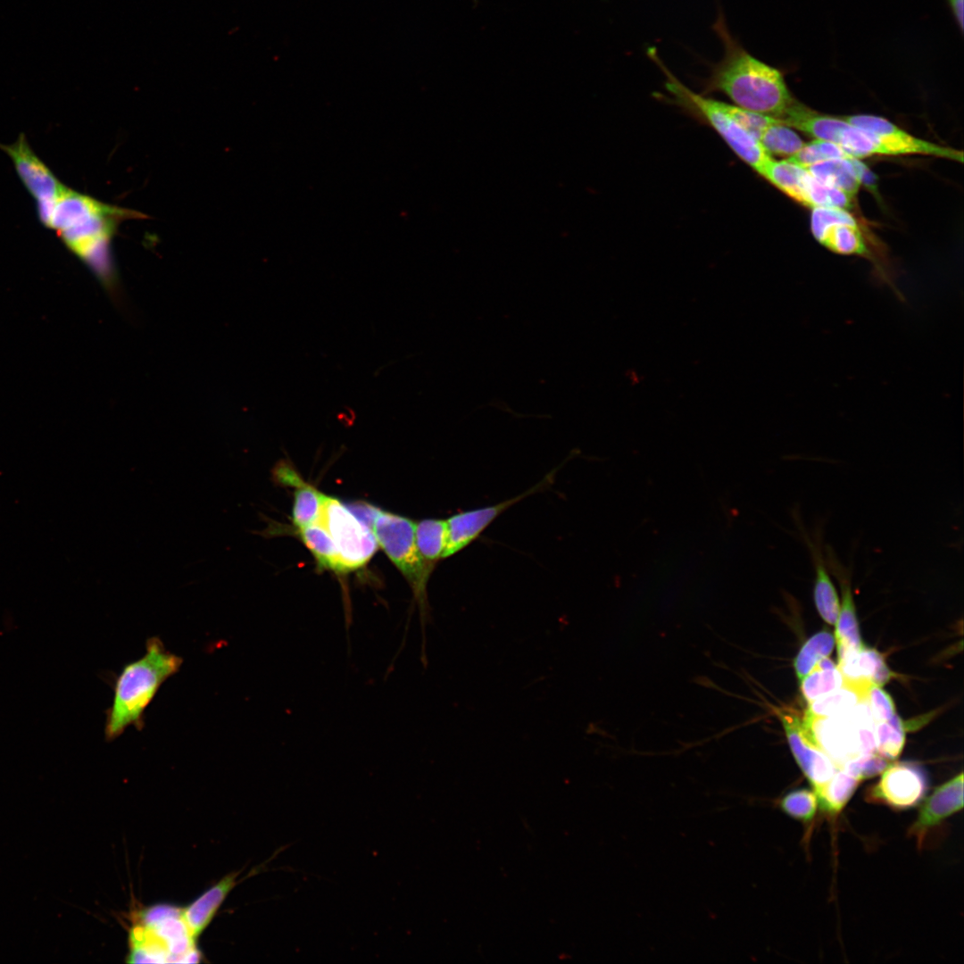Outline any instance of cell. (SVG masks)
Here are the masks:
<instances>
[{
	"instance_id": "obj_1",
	"label": "cell",
	"mask_w": 964,
	"mask_h": 964,
	"mask_svg": "<svg viewBox=\"0 0 964 964\" xmlns=\"http://www.w3.org/2000/svg\"><path fill=\"white\" fill-rule=\"evenodd\" d=\"M37 212L42 224L55 230L65 246L113 294L118 277L112 239L120 221L135 216V212L104 204L67 187L50 205Z\"/></svg>"
},
{
	"instance_id": "obj_2",
	"label": "cell",
	"mask_w": 964,
	"mask_h": 964,
	"mask_svg": "<svg viewBox=\"0 0 964 964\" xmlns=\"http://www.w3.org/2000/svg\"><path fill=\"white\" fill-rule=\"evenodd\" d=\"M712 29L722 43V58L711 66L703 95L719 92L744 110L780 119L794 104L783 72L750 54L731 33L719 9Z\"/></svg>"
},
{
	"instance_id": "obj_3",
	"label": "cell",
	"mask_w": 964,
	"mask_h": 964,
	"mask_svg": "<svg viewBox=\"0 0 964 964\" xmlns=\"http://www.w3.org/2000/svg\"><path fill=\"white\" fill-rule=\"evenodd\" d=\"M182 663L183 659L167 650L161 638L147 639L145 654L126 663L115 677L112 702L106 711V741L115 740L129 727L138 730L144 727L145 710Z\"/></svg>"
},
{
	"instance_id": "obj_4",
	"label": "cell",
	"mask_w": 964,
	"mask_h": 964,
	"mask_svg": "<svg viewBox=\"0 0 964 964\" xmlns=\"http://www.w3.org/2000/svg\"><path fill=\"white\" fill-rule=\"evenodd\" d=\"M647 54L666 76V88L674 102L706 121L740 160L760 175L771 156L735 118L730 104L697 94L686 87L666 67L654 47L648 48Z\"/></svg>"
},
{
	"instance_id": "obj_5",
	"label": "cell",
	"mask_w": 964,
	"mask_h": 964,
	"mask_svg": "<svg viewBox=\"0 0 964 964\" xmlns=\"http://www.w3.org/2000/svg\"><path fill=\"white\" fill-rule=\"evenodd\" d=\"M849 125L838 145L853 158L922 154L963 162V153L916 137L888 120L867 114L841 116Z\"/></svg>"
},
{
	"instance_id": "obj_6",
	"label": "cell",
	"mask_w": 964,
	"mask_h": 964,
	"mask_svg": "<svg viewBox=\"0 0 964 964\" xmlns=\"http://www.w3.org/2000/svg\"><path fill=\"white\" fill-rule=\"evenodd\" d=\"M181 909L155 906L129 932L130 962H198L200 952L181 918Z\"/></svg>"
},
{
	"instance_id": "obj_7",
	"label": "cell",
	"mask_w": 964,
	"mask_h": 964,
	"mask_svg": "<svg viewBox=\"0 0 964 964\" xmlns=\"http://www.w3.org/2000/svg\"><path fill=\"white\" fill-rule=\"evenodd\" d=\"M370 528L378 544L410 584L422 616H427V585L434 566L426 562L418 550L415 523L377 508Z\"/></svg>"
},
{
	"instance_id": "obj_8",
	"label": "cell",
	"mask_w": 964,
	"mask_h": 964,
	"mask_svg": "<svg viewBox=\"0 0 964 964\" xmlns=\"http://www.w3.org/2000/svg\"><path fill=\"white\" fill-rule=\"evenodd\" d=\"M802 722L812 741L838 769L863 755L860 729L876 724L868 701L859 702L844 714L803 719Z\"/></svg>"
},
{
	"instance_id": "obj_9",
	"label": "cell",
	"mask_w": 964,
	"mask_h": 964,
	"mask_svg": "<svg viewBox=\"0 0 964 964\" xmlns=\"http://www.w3.org/2000/svg\"><path fill=\"white\" fill-rule=\"evenodd\" d=\"M319 522L334 540L346 572L363 567L378 549L371 529L336 498L325 495Z\"/></svg>"
},
{
	"instance_id": "obj_10",
	"label": "cell",
	"mask_w": 964,
	"mask_h": 964,
	"mask_svg": "<svg viewBox=\"0 0 964 964\" xmlns=\"http://www.w3.org/2000/svg\"><path fill=\"white\" fill-rule=\"evenodd\" d=\"M883 771L879 781L868 789L867 802L902 810L915 807L926 795L928 780L920 765L902 761Z\"/></svg>"
},
{
	"instance_id": "obj_11",
	"label": "cell",
	"mask_w": 964,
	"mask_h": 964,
	"mask_svg": "<svg viewBox=\"0 0 964 964\" xmlns=\"http://www.w3.org/2000/svg\"><path fill=\"white\" fill-rule=\"evenodd\" d=\"M559 468L549 472L539 483L527 491L494 505L456 513L446 519L447 544L443 559L466 548L503 511L524 498L542 492L553 481Z\"/></svg>"
},
{
	"instance_id": "obj_12",
	"label": "cell",
	"mask_w": 964,
	"mask_h": 964,
	"mask_svg": "<svg viewBox=\"0 0 964 964\" xmlns=\"http://www.w3.org/2000/svg\"><path fill=\"white\" fill-rule=\"evenodd\" d=\"M776 712L783 725L789 746L798 765L813 786L821 788L837 771L833 760L812 741L799 717L785 709Z\"/></svg>"
},
{
	"instance_id": "obj_13",
	"label": "cell",
	"mask_w": 964,
	"mask_h": 964,
	"mask_svg": "<svg viewBox=\"0 0 964 964\" xmlns=\"http://www.w3.org/2000/svg\"><path fill=\"white\" fill-rule=\"evenodd\" d=\"M0 148L12 159L23 185L37 200V209L50 205L65 186L34 154L25 136L10 145L0 144Z\"/></svg>"
},
{
	"instance_id": "obj_14",
	"label": "cell",
	"mask_w": 964,
	"mask_h": 964,
	"mask_svg": "<svg viewBox=\"0 0 964 964\" xmlns=\"http://www.w3.org/2000/svg\"><path fill=\"white\" fill-rule=\"evenodd\" d=\"M963 807V774L937 787L921 806L917 819L908 830L918 849L927 843L929 835Z\"/></svg>"
},
{
	"instance_id": "obj_15",
	"label": "cell",
	"mask_w": 964,
	"mask_h": 964,
	"mask_svg": "<svg viewBox=\"0 0 964 964\" xmlns=\"http://www.w3.org/2000/svg\"><path fill=\"white\" fill-rule=\"evenodd\" d=\"M825 553L827 566L836 578L842 593V605L835 622V642L838 657H840L849 651L860 648L862 644L856 618L849 569L842 565L830 546H826Z\"/></svg>"
},
{
	"instance_id": "obj_16",
	"label": "cell",
	"mask_w": 964,
	"mask_h": 964,
	"mask_svg": "<svg viewBox=\"0 0 964 964\" xmlns=\"http://www.w3.org/2000/svg\"><path fill=\"white\" fill-rule=\"evenodd\" d=\"M239 872H232L205 891L187 907L181 909V918L190 936L196 941L212 920L221 903L237 883Z\"/></svg>"
},
{
	"instance_id": "obj_17",
	"label": "cell",
	"mask_w": 964,
	"mask_h": 964,
	"mask_svg": "<svg viewBox=\"0 0 964 964\" xmlns=\"http://www.w3.org/2000/svg\"><path fill=\"white\" fill-rule=\"evenodd\" d=\"M275 479L282 485L295 488L293 505V522L298 528L318 522L325 494L307 484L288 464L282 465L276 472Z\"/></svg>"
},
{
	"instance_id": "obj_18",
	"label": "cell",
	"mask_w": 964,
	"mask_h": 964,
	"mask_svg": "<svg viewBox=\"0 0 964 964\" xmlns=\"http://www.w3.org/2000/svg\"><path fill=\"white\" fill-rule=\"evenodd\" d=\"M780 122L795 128L815 139L838 144L844 129L849 125L841 117L819 113L797 100L779 119Z\"/></svg>"
},
{
	"instance_id": "obj_19",
	"label": "cell",
	"mask_w": 964,
	"mask_h": 964,
	"mask_svg": "<svg viewBox=\"0 0 964 964\" xmlns=\"http://www.w3.org/2000/svg\"><path fill=\"white\" fill-rule=\"evenodd\" d=\"M837 667L846 681H868L882 686L892 677L884 657L876 650L863 645L838 657Z\"/></svg>"
},
{
	"instance_id": "obj_20",
	"label": "cell",
	"mask_w": 964,
	"mask_h": 964,
	"mask_svg": "<svg viewBox=\"0 0 964 964\" xmlns=\"http://www.w3.org/2000/svg\"><path fill=\"white\" fill-rule=\"evenodd\" d=\"M819 182L837 187L854 197L868 168L856 158L832 159L806 168Z\"/></svg>"
},
{
	"instance_id": "obj_21",
	"label": "cell",
	"mask_w": 964,
	"mask_h": 964,
	"mask_svg": "<svg viewBox=\"0 0 964 964\" xmlns=\"http://www.w3.org/2000/svg\"><path fill=\"white\" fill-rule=\"evenodd\" d=\"M871 682L844 680V686L810 702L804 719L830 717L846 713L860 702L866 701Z\"/></svg>"
},
{
	"instance_id": "obj_22",
	"label": "cell",
	"mask_w": 964,
	"mask_h": 964,
	"mask_svg": "<svg viewBox=\"0 0 964 964\" xmlns=\"http://www.w3.org/2000/svg\"><path fill=\"white\" fill-rule=\"evenodd\" d=\"M802 536L809 546L815 569L813 593L816 608L822 619L833 625L837 619L840 605L836 590L828 574L829 569L825 556L815 542L813 543L804 534Z\"/></svg>"
},
{
	"instance_id": "obj_23",
	"label": "cell",
	"mask_w": 964,
	"mask_h": 964,
	"mask_svg": "<svg viewBox=\"0 0 964 964\" xmlns=\"http://www.w3.org/2000/svg\"><path fill=\"white\" fill-rule=\"evenodd\" d=\"M299 536L323 569L346 572L331 536L320 522L299 528Z\"/></svg>"
},
{
	"instance_id": "obj_24",
	"label": "cell",
	"mask_w": 964,
	"mask_h": 964,
	"mask_svg": "<svg viewBox=\"0 0 964 964\" xmlns=\"http://www.w3.org/2000/svg\"><path fill=\"white\" fill-rule=\"evenodd\" d=\"M806 169L788 159L775 160L767 163L760 176L793 200L803 205V181Z\"/></svg>"
},
{
	"instance_id": "obj_25",
	"label": "cell",
	"mask_w": 964,
	"mask_h": 964,
	"mask_svg": "<svg viewBox=\"0 0 964 964\" xmlns=\"http://www.w3.org/2000/svg\"><path fill=\"white\" fill-rule=\"evenodd\" d=\"M860 780L843 769H838L834 776L821 788L815 791L821 810L830 816L841 812L848 802Z\"/></svg>"
},
{
	"instance_id": "obj_26",
	"label": "cell",
	"mask_w": 964,
	"mask_h": 964,
	"mask_svg": "<svg viewBox=\"0 0 964 964\" xmlns=\"http://www.w3.org/2000/svg\"><path fill=\"white\" fill-rule=\"evenodd\" d=\"M446 519H427L415 523V542L426 562L435 566L443 559L447 544Z\"/></svg>"
},
{
	"instance_id": "obj_27",
	"label": "cell",
	"mask_w": 964,
	"mask_h": 964,
	"mask_svg": "<svg viewBox=\"0 0 964 964\" xmlns=\"http://www.w3.org/2000/svg\"><path fill=\"white\" fill-rule=\"evenodd\" d=\"M844 686V677L835 663L825 657L801 679V691L809 702Z\"/></svg>"
},
{
	"instance_id": "obj_28",
	"label": "cell",
	"mask_w": 964,
	"mask_h": 964,
	"mask_svg": "<svg viewBox=\"0 0 964 964\" xmlns=\"http://www.w3.org/2000/svg\"><path fill=\"white\" fill-rule=\"evenodd\" d=\"M806 169V168H805ZM803 205L849 210L853 198L846 192L819 182L807 170L803 181Z\"/></svg>"
},
{
	"instance_id": "obj_29",
	"label": "cell",
	"mask_w": 964,
	"mask_h": 964,
	"mask_svg": "<svg viewBox=\"0 0 964 964\" xmlns=\"http://www.w3.org/2000/svg\"><path fill=\"white\" fill-rule=\"evenodd\" d=\"M760 143L769 156L791 157L803 145L804 142L790 127L780 120L770 124L760 137Z\"/></svg>"
},
{
	"instance_id": "obj_30",
	"label": "cell",
	"mask_w": 964,
	"mask_h": 964,
	"mask_svg": "<svg viewBox=\"0 0 964 964\" xmlns=\"http://www.w3.org/2000/svg\"><path fill=\"white\" fill-rule=\"evenodd\" d=\"M835 645V638L827 631L811 636L801 648L794 661L796 675L801 680L823 658L827 657Z\"/></svg>"
},
{
	"instance_id": "obj_31",
	"label": "cell",
	"mask_w": 964,
	"mask_h": 964,
	"mask_svg": "<svg viewBox=\"0 0 964 964\" xmlns=\"http://www.w3.org/2000/svg\"><path fill=\"white\" fill-rule=\"evenodd\" d=\"M875 738L876 752L888 760L901 753L905 742V730L896 713L889 719L875 724Z\"/></svg>"
},
{
	"instance_id": "obj_32",
	"label": "cell",
	"mask_w": 964,
	"mask_h": 964,
	"mask_svg": "<svg viewBox=\"0 0 964 964\" xmlns=\"http://www.w3.org/2000/svg\"><path fill=\"white\" fill-rule=\"evenodd\" d=\"M853 158L838 144L815 139L804 145L793 156L786 158L797 165L807 168L810 165L832 159Z\"/></svg>"
},
{
	"instance_id": "obj_33",
	"label": "cell",
	"mask_w": 964,
	"mask_h": 964,
	"mask_svg": "<svg viewBox=\"0 0 964 964\" xmlns=\"http://www.w3.org/2000/svg\"><path fill=\"white\" fill-rule=\"evenodd\" d=\"M778 807L794 819L808 823L814 819L819 801L814 792L808 789H797L785 794L778 801Z\"/></svg>"
},
{
	"instance_id": "obj_34",
	"label": "cell",
	"mask_w": 964,
	"mask_h": 964,
	"mask_svg": "<svg viewBox=\"0 0 964 964\" xmlns=\"http://www.w3.org/2000/svg\"><path fill=\"white\" fill-rule=\"evenodd\" d=\"M836 224L858 225L855 218L848 210L830 207L812 208L810 229L817 241L821 238L828 228Z\"/></svg>"
},
{
	"instance_id": "obj_35",
	"label": "cell",
	"mask_w": 964,
	"mask_h": 964,
	"mask_svg": "<svg viewBox=\"0 0 964 964\" xmlns=\"http://www.w3.org/2000/svg\"><path fill=\"white\" fill-rule=\"evenodd\" d=\"M888 766V760L877 752L862 755L844 764L841 769L846 770L860 781L882 772Z\"/></svg>"
},
{
	"instance_id": "obj_36",
	"label": "cell",
	"mask_w": 964,
	"mask_h": 964,
	"mask_svg": "<svg viewBox=\"0 0 964 964\" xmlns=\"http://www.w3.org/2000/svg\"><path fill=\"white\" fill-rule=\"evenodd\" d=\"M867 701L875 723L887 720L895 714L891 696L878 685L871 684L868 690Z\"/></svg>"
},
{
	"instance_id": "obj_37",
	"label": "cell",
	"mask_w": 964,
	"mask_h": 964,
	"mask_svg": "<svg viewBox=\"0 0 964 964\" xmlns=\"http://www.w3.org/2000/svg\"><path fill=\"white\" fill-rule=\"evenodd\" d=\"M951 9L952 16L956 21V24L963 34L964 31V0H946Z\"/></svg>"
},
{
	"instance_id": "obj_38",
	"label": "cell",
	"mask_w": 964,
	"mask_h": 964,
	"mask_svg": "<svg viewBox=\"0 0 964 964\" xmlns=\"http://www.w3.org/2000/svg\"><path fill=\"white\" fill-rule=\"evenodd\" d=\"M472 1L474 2L475 4H478V0H472Z\"/></svg>"
}]
</instances>
